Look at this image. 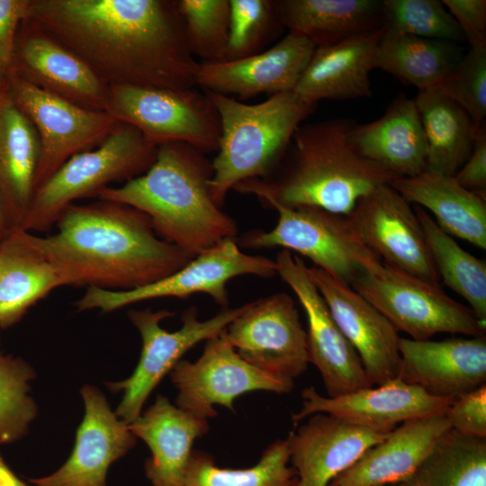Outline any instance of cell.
<instances>
[{
    "label": "cell",
    "mask_w": 486,
    "mask_h": 486,
    "mask_svg": "<svg viewBox=\"0 0 486 486\" xmlns=\"http://www.w3.org/2000/svg\"><path fill=\"white\" fill-rule=\"evenodd\" d=\"M205 92L220 124L209 191L213 202L221 207L229 191L238 184L266 178L274 172L293 134L316 105L304 103L293 92L273 94L254 104Z\"/></svg>",
    "instance_id": "obj_5"
},
{
    "label": "cell",
    "mask_w": 486,
    "mask_h": 486,
    "mask_svg": "<svg viewBox=\"0 0 486 486\" xmlns=\"http://www.w3.org/2000/svg\"><path fill=\"white\" fill-rule=\"evenodd\" d=\"M189 49L200 63L226 59L230 0H177Z\"/></svg>",
    "instance_id": "obj_39"
},
{
    "label": "cell",
    "mask_w": 486,
    "mask_h": 486,
    "mask_svg": "<svg viewBox=\"0 0 486 486\" xmlns=\"http://www.w3.org/2000/svg\"><path fill=\"white\" fill-rule=\"evenodd\" d=\"M398 377L436 397H458L486 384V336L399 341Z\"/></svg>",
    "instance_id": "obj_21"
},
{
    "label": "cell",
    "mask_w": 486,
    "mask_h": 486,
    "mask_svg": "<svg viewBox=\"0 0 486 486\" xmlns=\"http://www.w3.org/2000/svg\"><path fill=\"white\" fill-rule=\"evenodd\" d=\"M224 330L205 341L196 361L180 360L169 373L178 391L176 405L207 420L218 415L215 405L234 412V400L244 393H289L294 387L293 382L270 375L242 359Z\"/></svg>",
    "instance_id": "obj_13"
},
{
    "label": "cell",
    "mask_w": 486,
    "mask_h": 486,
    "mask_svg": "<svg viewBox=\"0 0 486 486\" xmlns=\"http://www.w3.org/2000/svg\"><path fill=\"white\" fill-rule=\"evenodd\" d=\"M413 99L427 142L425 171L454 176L470 156L482 126L438 89L420 90Z\"/></svg>",
    "instance_id": "obj_32"
},
{
    "label": "cell",
    "mask_w": 486,
    "mask_h": 486,
    "mask_svg": "<svg viewBox=\"0 0 486 486\" xmlns=\"http://www.w3.org/2000/svg\"><path fill=\"white\" fill-rule=\"evenodd\" d=\"M459 25L469 47L486 46V1L443 0Z\"/></svg>",
    "instance_id": "obj_44"
},
{
    "label": "cell",
    "mask_w": 486,
    "mask_h": 486,
    "mask_svg": "<svg viewBox=\"0 0 486 486\" xmlns=\"http://www.w3.org/2000/svg\"><path fill=\"white\" fill-rule=\"evenodd\" d=\"M81 394L85 415L74 449L56 472L31 479L35 486H107L110 465L134 446L137 437L129 424L112 411L100 390L85 385Z\"/></svg>",
    "instance_id": "obj_20"
},
{
    "label": "cell",
    "mask_w": 486,
    "mask_h": 486,
    "mask_svg": "<svg viewBox=\"0 0 486 486\" xmlns=\"http://www.w3.org/2000/svg\"><path fill=\"white\" fill-rule=\"evenodd\" d=\"M382 11L387 30L452 43L465 41L459 25L442 1L383 0Z\"/></svg>",
    "instance_id": "obj_38"
},
{
    "label": "cell",
    "mask_w": 486,
    "mask_h": 486,
    "mask_svg": "<svg viewBox=\"0 0 486 486\" xmlns=\"http://www.w3.org/2000/svg\"><path fill=\"white\" fill-rule=\"evenodd\" d=\"M9 97L29 119L40 142L34 193L73 156L97 148L120 122L104 111L78 106L8 73Z\"/></svg>",
    "instance_id": "obj_12"
},
{
    "label": "cell",
    "mask_w": 486,
    "mask_h": 486,
    "mask_svg": "<svg viewBox=\"0 0 486 486\" xmlns=\"http://www.w3.org/2000/svg\"><path fill=\"white\" fill-rule=\"evenodd\" d=\"M349 141L364 158L399 177L423 173L427 142L414 99L397 95L384 113L368 123H354Z\"/></svg>",
    "instance_id": "obj_27"
},
{
    "label": "cell",
    "mask_w": 486,
    "mask_h": 486,
    "mask_svg": "<svg viewBox=\"0 0 486 486\" xmlns=\"http://www.w3.org/2000/svg\"><path fill=\"white\" fill-rule=\"evenodd\" d=\"M244 274L264 278L274 276L275 261L264 256L247 254L240 249L235 238H227L194 256L179 270L144 286L127 291L86 287L75 306L78 311L98 309L111 312L147 300L163 297L184 299L194 293H205L217 304L227 308V284Z\"/></svg>",
    "instance_id": "obj_11"
},
{
    "label": "cell",
    "mask_w": 486,
    "mask_h": 486,
    "mask_svg": "<svg viewBox=\"0 0 486 486\" xmlns=\"http://www.w3.org/2000/svg\"><path fill=\"white\" fill-rule=\"evenodd\" d=\"M446 417L459 434L486 439V384L456 397Z\"/></svg>",
    "instance_id": "obj_42"
},
{
    "label": "cell",
    "mask_w": 486,
    "mask_h": 486,
    "mask_svg": "<svg viewBox=\"0 0 486 486\" xmlns=\"http://www.w3.org/2000/svg\"><path fill=\"white\" fill-rule=\"evenodd\" d=\"M12 230L0 202V241L4 239Z\"/></svg>",
    "instance_id": "obj_47"
},
{
    "label": "cell",
    "mask_w": 486,
    "mask_h": 486,
    "mask_svg": "<svg viewBox=\"0 0 486 486\" xmlns=\"http://www.w3.org/2000/svg\"><path fill=\"white\" fill-rule=\"evenodd\" d=\"M308 274L359 356L369 382L374 386L397 378L400 367L399 331L350 285L316 266L308 267Z\"/></svg>",
    "instance_id": "obj_18"
},
{
    "label": "cell",
    "mask_w": 486,
    "mask_h": 486,
    "mask_svg": "<svg viewBox=\"0 0 486 486\" xmlns=\"http://www.w3.org/2000/svg\"><path fill=\"white\" fill-rule=\"evenodd\" d=\"M33 368L23 359L0 354V444L22 438L37 415L30 395Z\"/></svg>",
    "instance_id": "obj_37"
},
{
    "label": "cell",
    "mask_w": 486,
    "mask_h": 486,
    "mask_svg": "<svg viewBox=\"0 0 486 486\" xmlns=\"http://www.w3.org/2000/svg\"><path fill=\"white\" fill-rule=\"evenodd\" d=\"M468 190L482 194L486 187V127L478 129L472 150L454 176Z\"/></svg>",
    "instance_id": "obj_45"
},
{
    "label": "cell",
    "mask_w": 486,
    "mask_h": 486,
    "mask_svg": "<svg viewBox=\"0 0 486 486\" xmlns=\"http://www.w3.org/2000/svg\"><path fill=\"white\" fill-rule=\"evenodd\" d=\"M282 26L310 40L316 47L338 43L383 25L382 1L279 0Z\"/></svg>",
    "instance_id": "obj_30"
},
{
    "label": "cell",
    "mask_w": 486,
    "mask_h": 486,
    "mask_svg": "<svg viewBox=\"0 0 486 486\" xmlns=\"http://www.w3.org/2000/svg\"><path fill=\"white\" fill-rule=\"evenodd\" d=\"M391 184L410 203L428 209L445 232L486 248L485 195L462 186L454 176L428 171Z\"/></svg>",
    "instance_id": "obj_28"
},
{
    "label": "cell",
    "mask_w": 486,
    "mask_h": 486,
    "mask_svg": "<svg viewBox=\"0 0 486 486\" xmlns=\"http://www.w3.org/2000/svg\"><path fill=\"white\" fill-rule=\"evenodd\" d=\"M3 89L0 87V111L6 100L7 95L4 94V92L2 91Z\"/></svg>",
    "instance_id": "obj_49"
},
{
    "label": "cell",
    "mask_w": 486,
    "mask_h": 486,
    "mask_svg": "<svg viewBox=\"0 0 486 486\" xmlns=\"http://www.w3.org/2000/svg\"><path fill=\"white\" fill-rule=\"evenodd\" d=\"M39 157L35 128L7 96L0 111V202L12 230L21 228L32 203Z\"/></svg>",
    "instance_id": "obj_29"
},
{
    "label": "cell",
    "mask_w": 486,
    "mask_h": 486,
    "mask_svg": "<svg viewBox=\"0 0 486 486\" xmlns=\"http://www.w3.org/2000/svg\"><path fill=\"white\" fill-rule=\"evenodd\" d=\"M384 26L338 43L316 47L293 93L304 103L372 95L370 72Z\"/></svg>",
    "instance_id": "obj_25"
},
{
    "label": "cell",
    "mask_w": 486,
    "mask_h": 486,
    "mask_svg": "<svg viewBox=\"0 0 486 486\" xmlns=\"http://www.w3.org/2000/svg\"><path fill=\"white\" fill-rule=\"evenodd\" d=\"M0 486H29L6 464L0 454Z\"/></svg>",
    "instance_id": "obj_46"
},
{
    "label": "cell",
    "mask_w": 486,
    "mask_h": 486,
    "mask_svg": "<svg viewBox=\"0 0 486 486\" xmlns=\"http://www.w3.org/2000/svg\"><path fill=\"white\" fill-rule=\"evenodd\" d=\"M355 122L330 119L301 125L274 172L233 190L272 207H316L348 215L357 202L397 176L362 156L350 143Z\"/></svg>",
    "instance_id": "obj_3"
},
{
    "label": "cell",
    "mask_w": 486,
    "mask_h": 486,
    "mask_svg": "<svg viewBox=\"0 0 486 486\" xmlns=\"http://www.w3.org/2000/svg\"><path fill=\"white\" fill-rule=\"evenodd\" d=\"M302 406L292 417L294 423L315 413H326L384 433L409 420L446 413L456 398L430 395L399 377L338 397L323 396L310 386L302 391Z\"/></svg>",
    "instance_id": "obj_17"
},
{
    "label": "cell",
    "mask_w": 486,
    "mask_h": 486,
    "mask_svg": "<svg viewBox=\"0 0 486 486\" xmlns=\"http://www.w3.org/2000/svg\"><path fill=\"white\" fill-rule=\"evenodd\" d=\"M351 287L373 304L398 331L414 340L439 333L486 336V323L434 284L382 260L367 266Z\"/></svg>",
    "instance_id": "obj_7"
},
{
    "label": "cell",
    "mask_w": 486,
    "mask_h": 486,
    "mask_svg": "<svg viewBox=\"0 0 486 486\" xmlns=\"http://www.w3.org/2000/svg\"><path fill=\"white\" fill-rule=\"evenodd\" d=\"M63 286L50 261L14 229L0 241V328L18 322L51 291Z\"/></svg>",
    "instance_id": "obj_31"
},
{
    "label": "cell",
    "mask_w": 486,
    "mask_h": 486,
    "mask_svg": "<svg viewBox=\"0 0 486 486\" xmlns=\"http://www.w3.org/2000/svg\"><path fill=\"white\" fill-rule=\"evenodd\" d=\"M274 261L276 274L292 290L305 311L309 363L320 371L328 396L338 397L373 386L359 356L310 278L303 260L282 249Z\"/></svg>",
    "instance_id": "obj_15"
},
{
    "label": "cell",
    "mask_w": 486,
    "mask_h": 486,
    "mask_svg": "<svg viewBox=\"0 0 486 486\" xmlns=\"http://www.w3.org/2000/svg\"><path fill=\"white\" fill-rule=\"evenodd\" d=\"M384 486H415V485L413 483V481L411 479H410V480L405 481V482L393 483V484H389V485H384Z\"/></svg>",
    "instance_id": "obj_48"
},
{
    "label": "cell",
    "mask_w": 486,
    "mask_h": 486,
    "mask_svg": "<svg viewBox=\"0 0 486 486\" xmlns=\"http://www.w3.org/2000/svg\"><path fill=\"white\" fill-rule=\"evenodd\" d=\"M282 26L275 2L271 0H230V26L225 60L246 58L262 47Z\"/></svg>",
    "instance_id": "obj_40"
},
{
    "label": "cell",
    "mask_w": 486,
    "mask_h": 486,
    "mask_svg": "<svg viewBox=\"0 0 486 486\" xmlns=\"http://www.w3.org/2000/svg\"><path fill=\"white\" fill-rule=\"evenodd\" d=\"M411 480L415 486H486V439L449 428Z\"/></svg>",
    "instance_id": "obj_36"
},
{
    "label": "cell",
    "mask_w": 486,
    "mask_h": 486,
    "mask_svg": "<svg viewBox=\"0 0 486 486\" xmlns=\"http://www.w3.org/2000/svg\"><path fill=\"white\" fill-rule=\"evenodd\" d=\"M315 49L304 36L288 32L277 43L254 55L200 63L196 86L240 101L262 94L293 92Z\"/></svg>",
    "instance_id": "obj_19"
},
{
    "label": "cell",
    "mask_w": 486,
    "mask_h": 486,
    "mask_svg": "<svg viewBox=\"0 0 486 486\" xmlns=\"http://www.w3.org/2000/svg\"><path fill=\"white\" fill-rule=\"evenodd\" d=\"M54 233L21 229L24 239L53 266L63 286L136 289L184 266L191 256L163 240L148 217L116 202L69 205Z\"/></svg>",
    "instance_id": "obj_2"
},
{
    "label": "cell",
    "mask_w": 486,
    "mask_h": 486,
    "mask_svg": "<svg viewBox=\"0 0 486 486\" xmlns=\"http://www.w3.org/2000/svg\"><path fill=\"white\" fill-rule=\"evenodd\" d=\"M157 150L136 128L119 122L101 145L70 158L35 191L20 229L32 233L50 230L76 201L96 198L112 184L144 174Z\"/></svg>",
    "instance_id": "obj_6"
},
{
    "label": "cell",
    "mask_w": 486,
    "mask_h": 486,
    "mask_svg": "<svg viewBox=\"0 0 486 486\" xmlns=\"http://www.w3.org/2000/svg\"><path fill=\"white\" fill-rule=\"evenodd\" d=\"M463 54L455 43L385 29L376 47L374 68L418 91L437 89Z\"/></svg>",
    "instance_id": "obj_33"
},
{
    "label": "cell",
    "mask_w": 486,
    "mask_h": 486,
    "mask_svg": "<svg viewBox=\"0 0 486 486\" xmlns=\"http://www.w3.org/2000/svg\"><path fill=\"white\" fill-rule=\"evenodd\" d=\"M414 211L439 279L469 303L480 321L486 323L485 261L461 248L425 209L415 205Z\"/></svg>",
    "instance_id": "obj_34"
},
{
    "label": "cell",
    "mask_w": 486,
    "mask_h": 486,
    "mask_svg": "<svg viewBox=\"0 0 486 486\" xmlns=\"http://www.w3.org/2000/svg\"><path fill=\"white\" fill-rule=\"evenodd\" d=\"M278 213L269 231L250 230L239 238L248 248H282L309 258L316 266L351 286L363 271L380 260L360 239L348 219L316 207L273 205Z\"/></svg>",
    "instance_id": "obj_9"
},
{
    "label": "cell",
    "mask_w": 486,
    "mask_h": 486,
    "mask_svg": "<svg viewBox=\"0 0 486 486\" xmlns=\"http://www.w3.org/2000/svg\"><path fill=\"white\" fill-rule=\"evenodd\" d=\"M437 89L460 105L476 126L485 125L486 46L469 47Z\"/></svg>",
    "instance_id": "obj_41"
},
{
    "label": "cell",
    "mask_w": 486,
    "mask_h": 486,
    "mask_svg": "<svg viewBox=\"0 0 486 486\" xmlns=\"http://www.w3.org/2000/svg\"><path fill=\"white\" fill-rule=\"evenodd\" d=\"M346 217L362 242L382 263L439 284L414 208L391 184L362 197Z\"/></svg>",
    "instance_id": "obj_16"
},
{
    "label": "cell",
    "mask_w": 486,
    "mask_h": 486,
    "mask_svg": "<svg viewBox=\"0 0 486 486\" xmlns=\"http://www.w3.org/2000/svg\"><path fill=\"white\" fill-rule=\"evenodd\" d=\"M244 308L245 304L223 308L215 316L201 320L196 308L191 307L183 313L182 326L176 331H167L160 325L173 316L169 310H130L128 316L141 337L142 348L132 374L126 380L107 383L111 391L123 393L116 415L127 424L135 420L149 394L182 356L198 343L220 334Z\"/></svg>",
    "instance_id": "obj_10"
},
{
    "label": "cell",
    "mask_w": 486,
    "mask_h": 486,
    "mask_svg": "<svg viewBox=\"0 0 486 486\" xmlns=\"http://www.w3.org/2000/svg\"><path fill=\"white\" fill-rule=\"evenodd\" d=\"M308 418L288 435L297 486H328L390 433L358 427L326 413Z\"/></svg>",
    "instance_id": "obj_23"
},
{
    "label": "cell",
    "mask_w": 486,
    "mask_h": 486,
    "mask_svg": "<svg viewBox=\"0 0 486 486\" xmlns=\"http://www.w3.org/2000/svg\"><path fill=\"white\" fill-rule=\"evenodd\" d=\"M106 112L136 128L150 143L188 144L203 153L217 151L220 124L208 94L194 87L170 89L108 86Z\"/></svg>",
    "instance_id": "obj_8"
},
{
    "label": "cell",
    "mask_w": 486,
    "mask_h": 486,
    "mask_svg": "<svg viewBox=\"0 0 486 486\" xmlns=\"http://www.w3.org/2000/svg\"><path fill=\"white\" fill-rule=\"evenodd\" d=\"M107 86H196L177 0H31L27 17Z\"/></svg>",
    "instance_id": "obj_1"
},
{
    "label": "cell",
    "mask_w": 486,
    "mask_h": 486,
    "mask_svg": "<svg viewBox=\"0 0 486 486\" xmlns=\"http://www.w3.org/2000/svg\"><path fill=\"white\" fill-rule=\"evenodd\" d=\"M212 161L181 142L158 147L142 175L99 193L96 199L131 206L146 214L163 240L192 257L227 238H235V220L211 197Z\"/></svg>",
    "instance_id": "obj_4"
},
{
    "label": "cell",
    "mask_w": 486,
    "mask_h": 486,
    "mask_svg": "<svg viewBox=\"0 0 486 486\" xmlns=\"http://www.w3.org/2000/svg\"><path fill=\"white\" fill-rule=\"evenodd\" d=\"M289 462L288 436L273 442L258 463L243 469L221 468L209 453L193 450L184 486H297V472Z\"/></svg>",
    "instance_id": "obj_35"
},
{
    "label": "cell",
    "mask_w": 486,
    "mask_h": 486,
    "mask_svg": "<svg viewBox=\"0 0 486 486\" xmlns=\"http://www.w3.org/2000/svg\"><path fill=\"white\" fill-rule=\"evenodd\" d=\"M129 428L151 451L145 472L152 486H184L193 445L208 433V420L182 410L159 394Z\"/></svg>",
    "instance_id": "obj_26"
},
{
    "label": "cell",
    "mask_w": 486,
    "mask_h": 486,
    "mask_svg": "<svg viewBox=\"0 0 486 486\" xmlns=\"http://www.w3.org/2000/svg\"><path fill=\"white\" fill-rule=\"evenodd\" d=\"M224 334L242 359L270 375L293 382L307 369L306 330L285 292L246 303Z\"/></svg>",
    "instance_id": "obj_14"
},
{
    "label": "cell",
    "mask_w": 486,
    "mask_h": 486,
    "mask_svg": "<svg viewBox=\"0 0 486 486\" xmlns=\"http://www.w3.org/2000/svg\"><path fill=\"white\" fill-rule=\"evenodd\" d=\"M449 428L446 413L406 421L369 448L328 486H384L408 481Z\"/></svg>",
    "instance_id": "obj_24"
},
{
    "label": "cell",
    "mask_w": 486,
    "mask_h": 486,
    "mask_svg": "<svg viewBox=\"0 0 486 486\" xmlns=\"http://www.w3.org/2000/svg\"><path fill=\"white\" fill-rule=\"evenodd\" d=\"M31 0H0V78L11 70L17 30L26 19Z\"/></svg>",
    "instance_id": "obj_43"
},
{
    "label": "cell",
    "mask_w": 486,
    "mask_h": 486,
    "mask_svg": "<svg viewBox=\"0 0 486 486\" xmlns=\"http://www.w3.org/2000/svg\"><path fill=\"white\" fill-rule=\"evenodd\" d=\"M11 70L78 106L106 112L108 86L78 56L24 20Z\"/></svg>",
    "instance_id": "obj_22"
}]
</instances>
